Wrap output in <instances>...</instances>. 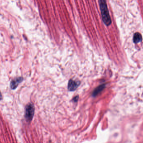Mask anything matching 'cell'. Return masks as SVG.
Wrapping results in <instances>:
<instances>
[{
    "label": "cell",
    "instance_id": "6da1fadb",
    "mask_svg": "<svg viewBox=\"0 0 143 143\" xmlns=\"http://www.w3.org/2000/svg\"><path fill=\"white\" fill-rule=\"evenodd\" d=\"M99 3L103 21L105 25L109 26L111 24L112 21L108 10L106 2L105 1H99Z\"/></svg>",
    "mask_w": 143,
    "mask_h": 143
},
{
    "label": "cell",
    "instance_id": "7a4b0ae2",
    "mask_svg": "<svg viewBox=\"0 0 143 143\" xmlns=\"http://www.w3.org/2000/svg\"><path fill=\"white\" fill-rule=\"evenodd\" d=\"M34 114V107L33 104L29 103L25 108V117L28 122H30L33 118Z\"/></svg>",
    "mask_w": 143,
    "mask_h": 143
},
{
    "label": "cell",
    "instance_id": "3957f363",
    "mask_svg": "<svg viewBox=\"0 0 143 143\" xmlns=\"http://www.w3.org/2000/svg\"><path fill=\"white\" fill-rule=\"evenodd\" d=\"M81 82L79 81H76L72 79H70L68 84V89L70 91H75Z\"/></svg>",
    "mask_w": 143,
    "mask_h": 143
},
{
    "label": "cell",
    "instance_id": "277c9868",
    "mask_svg": "<svg viewBox=\"0 0 143 143\" xmlns=\"http://www.w3.org/2000/svg\"><path fill=\"white\" fill-rule=\"evenodd\" d=\"M23 78L22 77H17L13 79L10 84V87L12 89H15L17 88L19 83L22 82Z\"/></svg>",
    "mask_w": 143,
    "mask_h": 143
},
{
    "label": "cell",
    "instance_id": "5b68a950",
    "mask_svg": "<svg viewBox=\"0 0 143 143\" xmlns=\"http://www.w3.org/2000/svg\"><path fill=\"white\" fill-rule=\"evenodd\" d=\"M142 36L139 32H136L134 35L133 41L135 43H138L141 41L142 40Z\"/></svg>",
    "mask_w": 143,
    "mask_h": 143
},
{
    "label": "cell",
    "instance_id": "8992f818",
    "mask_svg": "<svg viewBox=\"0 0 143 143\" xmlns=\"http://www.w3.org/2000/svg\"><path fill=\"white\" fill-rule=\"evenodd\" d=\"M105 87V84H102V85H100L98 87H97L92 93V96L96 97L97 96L98 94L100 93L104 89Z\"/></svg>",
    "mask_w": 143,
    "mask_h": 143
},
{
    "label": "cell",
    "instance_id": "52a82bcc",
    "mask_svg": "<svg viewBox=\"0 0 143 143\" xmlns=\"http://www.w3.org/2000/svg\"><path fill=\"white\" fill-rule=\"evenodd\" d=\"M78 98H79V97L78 96H76L75 97H74L73 99V100L75 102H77V100H78Z\"/></svg>",
    "mask_w": 143,
    "mask_h": 143
},
{
    "label": "cell",
    "instance_id": "ba28073f",
    "mask_svg": "<svg viewBox=\"0 0 143 143\" xmlns=\"http://www.w3.org/2000/svg\"><path fill=\"white\" fill-rule=\"evenodd\" d=\"M3 97L2 95V94H1V92H0V100H1L2 99Z\"/></svg>",
    "mask_w": 143,
    "mask_h": 143
}]
</instances>
